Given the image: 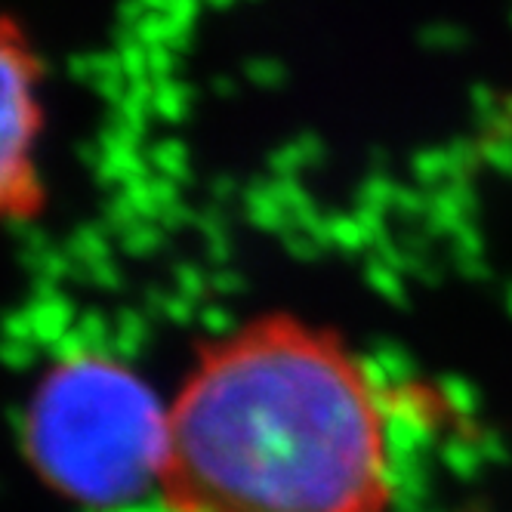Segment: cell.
<instances>
[{"label": "cell", "instance_id": "1", "mask_svg": "<svg viewBox=\"0 0 512 512\" xmlns=\"http://www.w3.org/2000/svg\"><path fill=\"white\" fill-rule=\"evenodd\" d=\"M164 512H386L383 398L324 327L263 315L198 346L167 401Z\"/></svg>", "mask_w": 512, "mask_h": 512}, {"label": "cell", "instance_id": "2", "mask_svg": "<svg viewBox=\"0 0 512 512\" xmlns=\"http://www.w3.org/2000/svg\"><path fill=\"white\" fill-rule=\"evenodd\" d=\"M167 438V401L127 361L81 349L34 380L19 445L41 485L84 509H121L149 491Z\"/></svg>", "mask_w": 512, "mask_h": 512}, {"label": "cell", "instance_id": "3", "mask_svg": "<svg viewBox=\"0 0 512 512\" xmlns=\"http://www.w3.org/2000/svg\"><path fill=\"white\" fill-rule=\"evenodd\" d=\"M47 65L19 19L0 13V226L47 207L41 139Z\"/></svg>", "mask_w": 512, "mask_h": 512}]
</instances>
